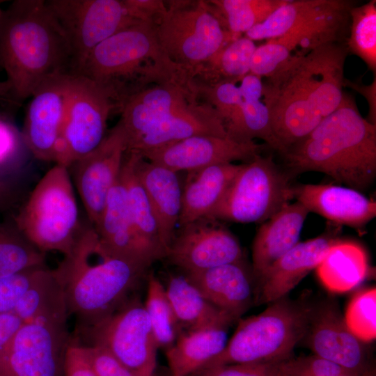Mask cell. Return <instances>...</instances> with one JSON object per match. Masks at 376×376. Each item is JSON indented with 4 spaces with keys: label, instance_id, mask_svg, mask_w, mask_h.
Returning <instances> with one entry per match:
<instances>
[{
    "label": "cell",
    "instance_id": "cell-1",
    "mask_svg": "<svg viewBox=\"0 0 376 376\" xmlns=\"http://www.w3.org/2000/svg\"><path fill=\"white\" fill-rule=\"evenodd\" d=\"M347 54L339 42L324 44L297 56L277 80L264 84L273 130L286 152L340 104Z\"/></svg>",
    "mask_w": 376,
    "mask_h": 376
},
{
    "label": "cell",
    "instance_id": "cell-2",
    "mask_svg": "<svg viewBox=\"0 0 376 376\" xmlns=\"http://www.w3.org/2000/svg\"><path fill=\"white\" fill-rule=\"evenodd\" d=\"M77 75L93 81L120 113L132 97L160 84L195 91L192 73L175 63L161 47L152 24L137 22L102 42Z\"/></svg>",
    "mask_w": 376,
    "mask_h": 376
},
{
    "label": "cell",
    "instance_id": "cell-3",
    "mask_svg": "<svg viewBox=\"0 0 376 376\" xmlns=\"http://www.w3.org/2000/svg\"><path fill=\"white\" fill-rule=\"evenodd\" d=\"M0 64L17 102L54 77L72 75L69 44L45 1L16 0L3 10Z\"/></svg>",
    "mask_w": 376,
    "mask_h": 376
},
{
    "label": "cell",
    "instance_id": "cell-4",
    "mask_svg": "<svg viewBox=\"0 0 376 376\" xmlns=\"http://www.w3.org/2000/svg\"><path fill=\"white\" fill-rule=\"evenodd\" d=\"M148 269L107 253L94 227H84L71 252L54 269L77 329L98 323L124 305Z\"/></svg>",
    "mask_w": 376,
    "mask_h": 376
},
{
    "label": "cell",
    "instance_id": "cell-5",
    "mask_svg": "<svg viewBox=\"0 0 376 376\" xmlns=\"http://www.w3.org/2000/svg\"><path fill=\"white\" fill-rule=\"evenodd\" d=\"M295 173L318 171L358 191L376 175V125L344 93L339 107L284 155Z\"/></svg>",
    "mask_w": 376,
    "mask_h": 376
},
{
    "label": "cell",
    "instance_id": "cell-6",
    "mask_svg": "<svg viewBox=\"0 0 376 376\" xmlns=\"http://www.w3.org/2000/svg\"><path fill=\"white\" fill-rule=\"evenodd\" d=\"M120 114L126 151L140 155L195 135L228 136L218 111L194 91L175 84L145 89Z\"/></svg>",
    "mask_w": 376,
    "mask_h": 376
},
{
    "label": "cell",
    "instance_id": "cell-7",
    "mask_svg": "<svg viewBox=\"0 0 376 376\" xmlns=\"http://www.w3.org/2000/svg\"><path fill=\"white\" fill-rule=\"evenodd\" d=\"M270 304L262 313L239 320L224 350L202 370L233 363L282 362L290 359L294 348L306 334L312 307L287 296Z\"/></svg>",
    "mask_w": 376,
    "mask_h": 376
},
{
    "label": "cell",
    "instance_id": "cell-8",
    "mask_svg": "<svg viewBox=\"0 0 376 376\" xmlns=\"http://www.w3.org/2000/svg\"><path fill=\"white\" fill-rule=\"evenodd\" d=\"M40 251L68 255L84 227L69 169L56 164L39 180L14 221Z\"/></svg>",
    "mask_w": 376,
    "mask_h": 376
},
{
    "label": "cell",
    "instance_id": "cell-9",
    "mask_svg": "<svg viewBox=\"0 0 376 376\" xmlns=\"http://www.w3.org/2000/svg\"><path fill=\"white\" fill-rule=\"evenodd\" d=\"M167 10L155 24L157 40L175 63L190 71L236 39L208 1H166Z\"/></svg>",
    "mask_w": 376,
    "mask_h": 376
},
{
    "label": "cell",
    "instance_id": "cell-10",
    "mask_svg": "<svg viewBox=\"0 0 376 376\" xmlns=\"http://www.w3.org/2000/svg\"><path fill=\"white\" fill-rule=\"evenodd\" d=\"M288 177L272 156L242 164L222 200L209 217L219 221L263 223L294 198Z\"/></svg>",
    "mask_w": 376,
    "mask_h": 376
},
{
    "label": "cell",
    "instance_id": "cell-11",
    "mask_svg": "<svg viewBox=\"0 0 376 376\" xmlns=\"http://www.w3.org/2000/svg\"><path fill=\"white\" fill-rule=\"evenodd\" d=\"M72 338L82 345H100L139 376H154L157 345L144 304L131 298L116 312Z\"/></svg>",
    "mask_w": 376,
    "mask_h": 376
},
{
    "label": "cell",
    "instance_id": "cell-12",
    "mask_svg": "<svg viewBox=\"0 0 376 376\" xmlns=\"http://www.w3.org/2000/svg\"><path fill=\"white\" fill-rule=\"evenodd\" d=\"M69 44L72 75H78L93 49L128 26L140 22L130 14L124 0L45 1Z\"/></svg>",
    "mask_w": 376,
    "mask_h": 376
},
{
    "label": "cell",
    "instance_id": "cell-13",
    "mask_svg": "<svg viewBox=\"0 0 376 376\" xmlns=\"http://www.w3.org/2000/svg\"><path fill=\"white\" fill-rule=\"evenodd\" d=\"M68 317L24 322L0 350V376H63Z\"/></svg>",
    "mask_w": 376,
    "mask_h": 376
},
{
    "label": "cell",
    "instance_id": "cell-14",
    "mask_svg": "<svg viewBox=\"0 0 376 376\" xmlns=\"http://www.w3.org/2000/svg\"><path fill=\"white\" fill-rule=\"evenodd\" d=\"M112 113V104L93 81L72 75L55 163L69 168L96 148L107 133Z\"/></svg>",
    "mask_w": 376,
    "mask_h": 376
},
{
    "label": "cell",
    "instance_id": "cell-15",
    "mask_svg": "<svg viewBox=\"0 0 376 376\" xmlns=\"http://www.w3.org/2000/svg\"><path fill=\"white\" fill-rule=\"evenodd\" d=\"M126 149L125 130L118 120L96 148L68 168L93 227L97 225L109 191L120 175Z\"/></svg>",
    "mask_w": 376,
    "mask_h": 376
},
{
    "label": "cell",
    "instance_id": "cell-16",
    "mask_svg": "<svg viewBox=\"0 0 376 376\" xmlns=\"http://www.w3.org/2000/svg\"><path fill=\"white\" fill-rule=\"evenodd\" d=\"M165 258L186 273L243 260V251L226 227L205 217L180 227Z\"/></svg>",
    "mask_w": 376,
    "mask_h": 376
},
{
    "label": "cell",
    "instance_id": "cell-17",
    "mask_svg": "<svg viewBox=\"0 0 376 376\" xmlns=\"http://www.w3.org/2000/svg\"><path fill=\"white\" fill-rule=\"evenodd\" d=\"M263 147L254 141H238L229 136L195 135L141 155L176 173H187L234 161L248 162L260 155Z\"/></svg>",
    "mask_w": 376,
    "mask_h": 376
},
{
    "label": "cell",
    "instance_id": "cell-18",
    "mask_svg": "<svg viewBox=\"0 0 376 376\" xmlns=\"http://www.w3.org/2000/svg\"><path fill=\"white\" fill-rule=\"evenodd\" d=\"M71 76L47 81L31 97L21 136L24 146L40 161L56 162Z\"/></svg>",
    "mask_w": 376,
    "mask_h": 376
},
{
    "label": "cell",
    "instance_id": "cell-19",
    "mask_svg": "<svg viewBox=\"0 0 376 376\" xmlns=\"http://www.w3.org/2000/svg\"><path fill=\"white\" fill-rule=\"evenodd\" d=\"M304 338L315 355L357 373L372 368L362 341L348 329L333 301L312 308Z\"/></svg>",
    "mask_w": 376,
    "mask_h": 376
},
{
    "label": "cell",
    "instance_id": "cell-20",
    "mask_svg": "<svg viewBox=\"0 0 376 376\" xmlns=\"http://www.w3.org/2000/svg\"><path fill=\"white\" fill-rule=\"evenodd\" d=\"M339 240L335 235L327 233L299 242L278 259L257 283L255 304H270L287 296L318 267Z\"/></svg>",
    "mask_w": 376,
    "mask_h": 376
},
{
    "label": "cell",
    "instance_id": "cell-21",
    "mask_svg": "<svg viewBox=\"0 0 376 376\" xmlns=\"http://www.w3.org/2000/svg\"><path fill=\"white\" fill-rule=\"evenodd\" d=\"M185 276L208 301L235 321L255 304V279L244 260Z\"/></svg>",
    "mask_w": 376,
    "mask_h": 376
},
{
    "label": "cell",
    "instance_id": "cell-22",
    "mask_svg": "<svg viewBox=\"0 0 376 376\" xmlns=\"http://www.w3.org/2000/svg\"><path fill=\"white\" fill-rule=\"evenodd\" d=\"M294 198L307 210L340 225L362 229L376 216V203L359 191L335 185L294 186Z\"/></svg>",
    "mask_w": 376,
    "mask_h": 376
},
{
    "label": "cell",
    "instance_id": "cell-23",
    "mask_svg": "<svg viewBox=\"0 0 376 376\" xmlns=\"http://www.w3.org/2000/svg\"><path fill=\"white\" fill-rule=\"evenodd\" d=\"M94 228L107 253L130 260L147 268L157 260L135 233L120 173L109 191L101 218Z\"/></svg>",
    "mask_w": 376,
    "mask_h": 376
},
{
    "label": "cell",
    "instance_id": "cell-24",
    "mask_svg": "<svg viewBox=\"0 0 376 376\" xmlns=\"http://www.w3.org/2000/svg\"><path fill=\"white\" fill-rule=\"evenodd\" d=\"M308 213L300 203H289L262 223L252 245L256 287L267 269L299 242Z\"/></svg>",
    "mask_w": 376,
    "mask_h": 376
},
{
    "label": "cell",
    "instance_id": "cell-25",
    "mask_svg": "<svg viewBox=\"0 0 376 376\" xmlns=\"http://www.w3.org/2000/svg\"><path fill=\"white\" fill-rule=\"evenodd\" d=\"M136 171L150 204L166 253L176 233L182 207V189L178 173L151 162L140 154Z\"/></svg>",
    "mask_w": 376,
    "mask_h": 376
},
{
    "label": "cell",
    "instance_id": "cell-26",
    "mask_svg": "<svg viewBox=\"0 0 376 376\" xmlns=\"http://www.w3.org/2000/svg\"><path fill=\"white\" fill-rule=\"evenodd\" d=\"M241 166L242 164L227 163L187 172L182 191L180 227L209 217Z\"/></svg>",
    "mask_w": 376,
    "mask_h": 376
},
{
    "label": "cell",
    "instance_id": "cell-27",
    "mask_svg": "<svg viewBox=\"0 0 376 376\" xmlns=\"http://www.w3.org/2000/svg\"><path fill=\"white\" fill-rule=\"evenodd\" d=\"M164 287L182 331L228 328L235 322L208 301L185 275H170Z\"/></svg>",
    "mask_w": 376,
    "mask_h": 376
},
{
    "label": "cell",
    "instance_id": "cell-28",
    "mask_svg": "<svg viewBox=\"0 0 376 376\" xmlns=\"http://www.w3.org/2000/svg\"><path fill=\"white\" fill-rule=\"evenodd\" d=\"M226 327L182 331L174 343L166 349L171 376H190L201 371L225 348Z\"/></svg>",
    "mask_w": 376,
    "mask_h": 376
},
{
    "label": "cell",
    "instance_id": "cell-29",
    "mask_svg": "<svg viewBox=\"0 0 376 376\" xmlns=\"http://www.w3.org/2000/svg\"><path fill=\"white\" fill-rule=\"evenodd\" d=\"M352 1L338 0L329 10L309 19L284 36L272 39L293 54L304 56L324 44L339 42L350 21Z\"/></svg>",
    "mask_w": 376,
    "mask_h": 376
},
{
    "label": "cell",
    "instance_id": "cell-30",
    "mask_svg": "<svg viewBox=\"0 0 376 376\" xmlns=\"http://www.w3.org/2000/svg\"><path fill=\"white\" fill-rule=\"evenodd\" d=\"M368 260L359 244L339 240L315 268L322 284L333 292H345L356 288L367 276Z\"/></svg>",
    "mask_w": 376,
    "mask_h": 376
},
{
    "label": "cell",
    "instance_id": "cell-31",
    "mask_svg": "<svg viewBox=\"0 0 376 376\" xmlns=\"http://www.w3.org/2000/svg\"><path fill=\"white\" fill-rule=\"evenodd\" d=\"M138 153L126 151L124 155L120 176L124 182L130 214L135 233L145 248L156 259L166 257L155 217L146 191L136 171Z\"/></svg>",
    "mask_w": 376,
    "mask_h": 376
},
{
    "label": "cell",
    "instance_id": "cell-32",
    "mask_svg": "<svg viewBox=\"0 0 376 376\" xmlns=\"http://www.w3.org/2000/svg\"><path fill=\"white\" fill-rule=\"evenodd\" d=\"M256 47L254 41L245 36L229 42L210 60L196 68L194 82L211 85L223 81H240L250 72L251 60Z\"/></svg>",
    "mask_w": 376,
    "mask_h": 376
},
{
    "label": "cell",
    "instance_id": "cell-33",
    "mask_svg": "<svg viewBox=\"0 0 376 376\" xmlns=\"http://www.w3.org/2000/svg\"><path fill=\"white\" fill-rule=\"evenodd\" d=\"M338 0H294L273 12L263 22L253 26L244 36L253 41L280 38L309 19L329 10Z\"/></svg>",
    "mask_w": 376,
    "mask_h": 376
},
{
    "label": "cell",
    "instance_id": "cell-34",
    "mask_svg": "<svg viewBox=\"0 0 376 376\" xmlns=\"http://www.w3.org/2000/svg\"><path fill=\"white\" fill-rule=\"evenodd\" d=\"M24 322L40 318L68 317L62 287L54 269H47L13 311Z\"/></svg>",
    "mask_w": 376,
    "mask_h": 376
},
{
    "label": "cell",
    "instance_id": "cell-35",
    "mask_svg": "<svg viewBox=\"0 0 376 376\" xmlns=\"http://www.w3.org/2000/svg\"><path fill=\"white\" fill-rule=\"evenodd\" d=\"M225 128L228 136L236 141L260 139L282 154L286 153L274 132L269 109L260 100H243L238 112Z\"/></svg>",
    "mask_w": 376,
    "mask_h": 376
},
{
    "label": "cell",
    "instance_id": "cell-36",
    "mask_svg": "<svg viewBox=\"0 0 376 376\" xmlns=\"http://www.w3.org/2000/svg\"><path fill=\"white\" fill-rule=\"evenodd\" d=\"M288 0H212L227 30L235 38L263 22Z\"/></svg>",
    "mask_w": 376,
    "mask_h": 376
},
{
    "label": "cell",
    "instance_id": "cell-37",
    "mask_svg": "<svg viewBox=\"0 0 376 376\" xmlns=\"http://www.w3.org/2000/svg\"><path fill=\"white\" fill-rule=\"evenodd\" d=\"M45 265V253L13 224L0 222V276Z\"/></svg>",
    "mask_w": 376,
    "mask_h": 376
},
{
    "label": "cell",
    "instance_id": "cell-38",
    "mask_svg": "<svg viewBox=\"0 0 376 376\" xmlns=\"http://www.w3.org/2000/svg\"><path fill=\"white\" fill-rule=\"evenodd\" d=\"M143 304L158 348L167 349L182 331L167 297L164 285L153 274L148 276L147 295Z\"/></svg>",
    "mask_w": 376,
    "mask_h": 376
},
{
    "label": "cell",
    "instance_id": "cell-39",
    "mask_svg": "<svg viewBox=\"0 0 376 376\" xmlns=\"http://www.w3.org/2000/svg\"><path fill=\"white\" fill-rule=\"evenodd\" d=\"M350 29L347 38L348 53L359 57L376 73V1L353 6L350 10Z\"/></svg>",
    "mask_w": 376,
    "mask_h": 376
},
{
    "label": "cell",
    "instance_id": "cell-40",
    "mask_svg": "<svg viewBox=\"0 0 376 376\" xmlns=\"http://www.w3.org/2000/svg\"><path fill=\"white\" fill-rule=\"evenodd\" d=\"M344 320L350 331L361 341L376 337V289L361 290L350 299Z\"/></svg>",
    "mask_w": 376,
    "mask_h": 376
},
{
    "label": "cell",
    "instance_id": "cell-41",
    "mask_svg": "<svg viewBox=\"0 0 376 376\" xmlns=\"http://www.w3.org/2000/svg\"><path fill=\"white\" fill-rule=\"evenodd\" d=\"M298 55L273 40L257 46L251 58L250 72L265 77L267 84L279 79L291 66Z\"/></svg>",
    "mask_w": 376,
    "mask_h": 376
},
{
    "label": "cell",
    "instance_id": "cell-42",
    "mask_svg": "<svg viewBox=\"0 0 376 376\" xmlns=\"http://www.w3.org/2000/svg\"><path fill=\"white\" fill-rule=\"evenodd\" d=\"M198 98L211 104L221 116L224 126L237 114L243 102L239 86L223 81L211 85L195 83Z\"/></svg>",
    "mask_w": 376,
    "mask_h": 376
},
{
    "label": "cell",
    "instance_id": "cell-43",
    "mask_svg": "<svg viewBox=\"0 0 376 376\" xmlns=\"http://www.w3.org/2000/svg\"><path fill=\"white\" fill-rule=\"evenodd\" d=\"M47 269L46 265L36 266L0 276V313L13 312L26 292Z\"/></svg>",
    "mask_w": 376,
    "mask_h": 376
},
{
    "label": "cell",
    "instance_id": "cell-44",
    "mask_svg": "<svg viewBox=\"0 0 376 376\" xmlns=\"http://www.w3.org/2000/svg\"><path fill=\"white\" fill-rule=\"evenodd\" d=\"M350 371L315 354L290 358L281 365L283 376H335Z\"/></svg>",
    "mask_w": 376,
    "mask_h": 376
},
{
    "label": "cell",
    "instance_id": "cell-45",
    "mask_svg": "<svg viewBox=\"0 0 376 376\" xmlns=\"http://www.w3.org/2000/svg\"><path fill=\"white\" fill-rule=\"evenodd\" d=\"M283 362L223 365L203 369L196 375V376H283L281 372Z\"/></svg>",
    "mask_w": 376,
    "mask_h": 376
},
{
    "label": "cell",
    "instance_id": "cell-46",
    "mask_svg": "<svg viewBox=\"0 0 376 376\" xmlns=\"http://www.w3.org/2000/svg\"><path fill=\"white\" fill-rule=\"evenodd\" d=\"M81 345L97 376H139L104 347Z\"/></svg>",
    "mask_w": 376,
    "mask_h": 376
},
{
    "label": "cell",
    "instance_id": "cell-47",
    "mask_svg": "<svg viewBox=\"0 0 376 376\" xmlns=\"http://www.w3.org/2000/svg\"><path fill=\"white\" fill-rule=\"evenodd\" d=\"M21 134L6 120L0 118V170L6 168L19 155Z\"/></svg>",
    "mask_w": 376,
    "mask_h": 376
},
{
    "label": "cell",
    "instance_id": "cell-48",
    "mask_svg": "<svg viewBox=\"0 0 376 376\" xmlns=\"http://www.w3.org/2000/svg\"><path fill=\"white\" fill-rule=\"evenodd\" d=\"M63 376H97L83 346L72 337L65 353Z\"/></svg>",
    "mask_w": 376,
    "mask_h": 376
},
{
    "label": "cell",
    "instance_id": "cell-49",
    "mask_svg": "<svg viewBox=\"0 0 376 376\" xmlns=\"http://www.w3.org/2000/svg\"><path fill=\"white\" fill-rule=\"evenodd\" d=\"M130 15L136 20L156 24L167 10L162 0H124Z\"/></svg>",
    "mask_w": 376,
    "mask_h": 376
},
{
    "label": "cell",
    "instance_id": "cell-50",
    "mask_svg": "<svg viewBox=\"0 0 376 376\" xmlns=\"http://www.w3.org/2000/svg\"><path fill=\"white\" fill-rule=\"evenodd\" d=\"M347 86L362 95L368 103V116L366 119L373 125H376V76H374V81L370 85L359 84L344 79L343 86Z\"/></svg>",
    "mask_w": 376,
    "mask_h": 376
},
{
    "label": "cell",
    "instance_id": "cell-51",
    "mask_svg": "<svg viewBox=\"0 0 376 376\" xmlns=\"http://www.w3.org/2000/svg\"><path fill=\"white\" fill-rule=\"evenodd\" d=\"M240 81L239 89L243 100H260L262 98L264 91L262 77L249 72Z\"/></svg>",
    "mask_w": 376,
    "mask_h": 376
},
{
    "label": "cell",
    "instance_id": "cell-52",
    "mask_svg": "<svg viewBox=\"0 0 376 376\" xmlns=\"http://www.w3.org/2000/svg\"><path fill=\"white\" fill-rule=\"evenodd\" d=\"M24 324L14 313H0V350L13 337Z\"/></svg>",
    "mask_w": 376,
    "mask_h": 376
},
{
    "label": "cell",
    "instance_id": "cell-53",
    "mask_svg": "<svg viewBox=\"0 0 376 376\" xmlns=\"http://www.w3.org/2000/svg\"><path fill=\"white\" fill-rule=\"evenodd\" d=\"M18 194L13 183L0 176V213L11 208L17 201Z\"/></svg>",
    "mask_w": 376,
    "mask_h": 376
},
{
    "label": "cell",
    "instance_id": "cell-54",
    "mask_svg": "<svg viewBox=\"0 0 376 376\" xmlns=\"http://www.w3.org/2000/svg\"><path fill=\"white\" fill-rule=\"evenodd\" d=\"M335 376H375V371L372 368L363 373H357V372L350 371L345 373L337 375Z\"/></svg>",
    "mask_w": 376,
    "mask_h": 376
},
{
    "label": "cell",
    "instance_id": "cell-55",
    "mask_svg": "<svg viewBox=\"0 0 376 376\" xmlns=\"http://www.w3.org/2000/svg\"><path fill=\"white\" fill-rule=\"evenodd\" d=\"M11 85L6 79V81H0V97L10 93Z\"/></svg>",
    "mask_w": 376,
    "mask_h": 376
},
{
    "label": "cell",
    "instance_id": "cell-56",
    "mask_svg": "<svg viewBox=\"0 0 376 376\" xmlns=\"http://www.w3.org/2000/svg\"><path fill=\"white\" fill-rule=\"evenodd\" d=\"M1 2L2 1H0V20H1V18L2 13H3V10H2L1 7ZM0 67H1V64H0Z\"/></svg>",
    "mask_w": 376,
    "mask_h": 376
}]
</instances>
